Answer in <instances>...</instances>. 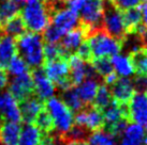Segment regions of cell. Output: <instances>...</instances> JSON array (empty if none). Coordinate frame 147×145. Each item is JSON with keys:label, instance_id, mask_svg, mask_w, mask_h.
Wrapping results in <instances>:
<instances>
[{"label": "cell", "instance_id": "6da1fadb", "mask_svg": "<svg viewBox=\"0 0 147 145\" xmlns=\"http://www.w3.org/2000/svg\"><path fill=\"white\" fill-rule=\"evenodd\" d=\"M17 53L24 59L28 66L32 69L40 67L44 62V42L39 33L25 32L15 39Z\"/></svg>", "mask_w": 147, "mask_h": 145}, {"label": "cell", "instance_id": "ba28073f", "mask_svg": "<svg viewBox=\"0 0 147 145\" xmlns=\"http://www.w3.org/2000/svg\"><path fill=\"white\" fill-rule=\"evenodd\" d=\"M49 23H51V26L60 35L63 36L65 33L78 28L80 18H78V13L73 12L65 4L51 14V21Z\"/></svg>", "mask_w": 147, "mask_h": 145}, {"label": "cell", "instance_id": "ac0fdd59", "mask_svg": "<svg viewBox=\"0 0 147 145\" xmlns=\"http://www.w3.org/2000/svg\"><path fill=\"white\" fill-rule=\"evenodd\" d=\"M21 131L18 123L0 120V143L2 145H17Z\"/></svg>", "mask_w": 147, "mask_h": 145}, {"label": "cell", "instance_id": "f1b7e54d", "mask_svg": "<svg viewBox=\"0 0 147 145\" xmlns=\"http://www.w3.org/2000/svg\"><path fill=\"white\" fill-rule=\"evenodd\" d=\"M62 99L65 106L73 112V111H81L83 108H85L86 106L84 105V102L82 99L80 98L76 91V88H70V89L63 91V95H62Z\"/></svg>", "mask_w": 147, "mask_h": 145}, {"label": "cell", "instance_id": "9c48e42d", "mask_svg": "<svg viewBox=\"0 0 147 145\" xmlns=\"http://www.w3.org/2000/svg\"><path fill=\"white\" fill-rule=\"evenodd\" d=\"M74 125L85 128L89 131H100L104 128L103 113L92 106H87L78 111L74 117Z\"/></svg>", "mask_w": 147, "mask_h": 145}, {"label": "cell", "instance_id": "f35d334b", "mask_svg": "<svg viewBox=\"0 0 147 145\" xmlns=\"http://www.w3.org/2000/svg\"><path fill=\"white\" fill-rule=\"evenodd\" d=\"M65 145H87V142L85 141H72V142H69V143H67Z\"/></svg>", "mask_w": 147, "mask_h": 145}, {"label": "cell", "instance_id": "603a6c76", "mask_svg": "<svg viewBox=\"0 0 147 145\" xmlns=\"http://www.w3.org/2000/svg\"><path fill=\"white\" fill-rule=\"evenodd\" d=\"M123 19L125 24L127 34H133L135 30L139 28L140 25L143 24V15H142V10L140 7L128 9L123 11Z\"/></svg>", "mask_w": 147, "mask_h": 145}, {"label": "cell", "instance_id": "d4e9b609", "mask_svg": "<svg viewBox=\"0 0 147 145\" xmlns=\"http://www.w3.org/2000/svg\"><path fill=\"white\" fill-rule=\"evenodd\" d=\"M0 32L1 34H5L12 37H18L22 34H24L26 32V26H25L21 14L18 13L11 19H9L2 27V29L0 30Z\"/></svg>", "mask_w": 147, "mask_h": 145}, {"label": "cell", "instance_id": "8d00e7d4", "mask_svg": "<svg viewBox=\"0 0 147 145\" xmlns=\"http://www.w3.org/2000/svg\"><path fill=\"white\" fill-rule=\"evenodd\" d=\"M39 145H58V144L56 143L55 137H53L52 134H44V133H42V137Z\"/></svg>", "mask_w": 147, "mask_h": 145}, {"label": "cell", "instance_id": "d590c367", "mask_svg": "<svg viewBox=\"0 0 147 145\" xmlns=\"http://www.w3.org/2000/svg\"><path fill=\"white\" fill-rule=\"evenodd\" d=\"M76 55H78L84 62L88 63V64H90L91 61L94 60V56H92V53H91V50H90V47H89V45H88V43H87V41L84 42V43H82V45L76 49Z\"/></svg>", "mask_w": 147, "mask_h": 145}, {"label": "cell", "instance_id": "d6a6232c", "mask_svg": "<svg viewBox=\"0 0 147 145\" xmlns=\"http://www.w3.org/2000/svg\"><path fill=\"white\" fill-rule=\"evenodd\" d=\"M43 51H44V61L53 60V59L62 58V57H69V55L61 47V45L58 43H46L44 45Z\"/></svg>", "mask_w": 147, "mask_h": 145}, {"label": "cell", "instance_id": "7c38bea8", "mask_svg": "<svg viewBox=\"0 0 147 145\" xmlns=\"http://www.w3.org/2000/svg\"><path fill=\"white\" fill-rule=\"evenodd\" d=\"M30 75L32 78L34 94L41 100L45 101L46 99H49L53 96L54 92H55V85L47 78L43 69L40 67L33 69L30 72Z\"/></svg>", "mask_w": 147, "mask_h": 145}, {"label": "cell", "instance_id": "7a4b0ae2", "mask_svg": "<svg viewBox=\"0 0 147 145\" xmlns=\"http://www.w3.org/2000/svg\"><path fill=\"white\" fill-rule=\"evenodd\" d=\"M21 16L26 29L34 33L43 32L51 21V15L43 0H27Z\"/></svg>", "mask_w": 147, "mask_h": 145}, {"label": "cell", "instance_id": "8fae6325", "mask_svg": "<svg viewBox=\"0 0 147 145\" xmlns=\"http://www.w3.org/2000/svg\"><path fill=\"white\" fill-rule=\"evenodd\" d=\"M9 93L17 102H21L33 96L34 89L30 72L15 77L9 84Z\"/></svg>", "mask_w": 147, "mask_h": 145}, {"label": "cell", "instance_id": "484cf974", "mask_svg": "<svg viewBox=\"0 0 147 145\" xmlns=\"http://www.w3.org/2000/svg\"><path fill=\"white\" fill-rule=\"evenodd\" d=\"M111 62L113 65V69H115V72L118 74L119 76L123 77H129L133 72V67L131 64V61L128 56H123V55H116L111 58Z\"/></svg>", "mask_w": 147, "mask_h": 145}, {"label": "cell", "instance_id": "4316f807", "mask_svg": "<svg viewBox=\"0 0 147 145\" xmlns=\"http://www.w3.org/2000/svg\"><path fill=\"white\" fill-rule=\"evenodd\" d=\"M20 12V4L14 0H3L0 2V30L5 23Z\"/></svg>", "mask_w": 147, "mask_h": 145}, {"label": "cell", "instance_id": "9a60e30c", "mask_svg": "<svg viewBox=\"0 0 147 145\" xmlns=\"http://www.w3.org/2000/svg\"><path fill=\"white\" fill-rule=\"evenodd\" d=\"M0 120L18 124L22 122L18 102L9 92L0 94Z\"/></svg>", "mask_w": 147, "mask_h": 145}, {"label": "cell", "instance_id": "cb8c5ba5", "mask_svg": "<svg viewBox=\"0 0 147 145\" xmlns=\"http://www.w3.org/2000/svg\"><path fill=\"white\" fill-rule=\"evenodd\" d=\"M42 132L34 124H27L22 128L17 145H39Z\"/></svg>", "mask_w": 147, "mask_h": 145}, {"label": "cell", "instance_id": "5bb4252c", "mask_svg": "<svg viewBox=\"0 0 147 145\" xmlns=\"http://www.w3.org/2000/svg\"><path fill=\"white\" fill-rule=\"evenodd\" d=\"M111 95L113 100L118 104H129L134 95L135 85L128 78H117L114 83L111 84Z\"/></svg>", "mask_w": 147, "mask_h": 145}, {"label": "cell", "instance_id": "836d02e7", "mask_svg": "<svg viewBox=\"0 0 147 145\" xmlns=\"http://www.w3.org/2000/svg\"><path fill=\"white\" fill-rule=\"evenodd\" d=\"M87 145H116L114 137L103 131H94L90 134Z\"/></svg>", "mask_w": 147, "mask_h": 145}, {"label": "cell", "instance_id": "60d3db41", "mask_svg": "<svg viewBox=\"0 0 147 145\" xmlns=\"http://www.w3.org/2000/svg\"><path fill=\"white\" fill-rule=\"evenodd\" d=\"M62 1H65V2H67V1H68V0H62Z\"/></svg>", "mask_w": 147, "mask_h": 145}, {"label": "cell", "instance_id": "e575fe53", "mask_svg": "<svg viewBox=\"0 0 147 145\" xmlns=\"http://www.w3.org/2000/svg\"><path fill=\"white\" fill-rule=\"evenodd\" d=\"M112 4L114 5L116 9H118L119 11H126L128 9L135 8V7H139L142 0H110Z\"/></svg>", "mask_w": 147, "mask_h": 145}, {"label": "cell", "instance_id": "8992f818", "mask_svg": "<svg viewBox=\"0 0 147 145\" xmlns=\"http://www.w3.org/2000/svg\"><path fill=\"white\" fill-rule=\"evenodd\" d=\"M44 102L45 108L53 118L55 129L58 130L59 134L68 132L74 125L73 112L65 106L63 101L56 97H51Z\"/></svg>", "mask_w": 147, "mask_h": 145}, {"label": "cell", "instance_id": "277c9868", "mask_svg": "<svg viewBox=\"0 0 147 145\" xmlns=\"http://www.w3.org/2000/svg\"><path fill=\"white\" fill-rule=\"evenodd\" d=\"M91 53L94 58H112L120 53L123 49V43L109 35L103 30H97L96 32L90 34L87 39Z\"/></svg>", "mask_w": 147, "mask_h": 145}, {"label": "cell", "instance_id": "4dcf8cb0", "mask_svg": "<svg viewBox=\"0 0 147 145\" xmlns=\"http://www.w3.org/2000/svg\"><path fill=\"white\" fill-rule=\"evenodd\" d=\"M90 66L97 72V75H100L102 78L114 72L110 58H94V60L91 61Z\"/></svg>", "mask_w": 147, "mask_h": 145}, {"label": "cell", "instance_id": "f546056e", "mask_svg": "<svg viewBox=\"0 0 147 145\" xmlns=\"http://www.w3.org/2000/svg\"><path fill=\"white\" fill-rule=\"evenodd\" d=\"M33 124L37 126L38 128L40 129V131L44 134H52V132L55 130L53 118L49 115L46 108H44L41 112L39 113V115L33 122Z\"/></svg>", "mask_w": 147, "mask_h": 145}, {"label": "cell", "instance_id": "1f68e13d", "mask_svg": "<svg viewBox=\"0 0 147 145\" xmlns=\"http://www.w3.org/2000/svg\"><path fill=\"white\" fill-rule=\"evenodd\" d=\"M8 69L10 74L15 77L21 76L23 74L30 72L28 64L25 62L24 59L20 55H16V56L13 57V59L8 65Z\"/></svg>", "mask_w": 147, "mask_h": 145}, {"label": "cell", "instance_id": "5b68a950", "mask_svg": "<svg viewBox=\"0 0 147 145\" xmlns=\"http://www.w3.org/2000/svg\"><path fill=\"white\" fill-rule=\"evenodd\" d=\"M42 65L45 75L58 89L65 91L73 86L70 79L68 57L57 58L53 60H45Z\"/></svg>", "mask_w": 147, "mask_h": 145}, {"label": "cell", "instance_id": "4fadbf2b", "mask_svg": "<svg viewBox=\"0 0 147 145\" xmlns=\"http://www.w3.org/2000/svg\"><path fill=\"white\" fill-rule=\"evenodd\" d=\"M130 122L143 126L147 125V96L142 92H135L129 102Z\"/></svg>", "mask_w": 147, "mask_h": 145}, {"label": "cell", "instance_id": "3957f363", "mask_svg": "<svg viewBox=\"0 0 147 145\" xmlns=\"http://www.w3.org/2000/svg\"><path fill=\"white\" fill-rule=\"evenodd\" d=\"M104 13V2L102 0H85L78 15L81 17V28L86 34V39L102 29V18Z\"/></svg>", "mask_w": 147, "mask_h": 145}, {"label": "cell", "instance_id": "e0dca14e", "mask_svg": "<svg viewBox=\"0 0 147 145\" xmlns=\"http://www.w3.org/2000/svg\"><path fill=\"white\" fill-rule=\"evenodd\" d=\"M18 55L16 47V41L12 36L1 34L0 35V69H8L9 63L13 57Z\"/></svg>", "mask_w": 147, "mask_h": 145}, {"label": "cell", "instance_id": "ffe728a7", "mask_svg": "<svg viewBox=\"0 0 147 145\" xmlns=\"http://www.w3.org/2000/svg\"><path fill=\"white\" fill-rule=\"evenodd\" d=\"M86 40V34L82 30V28H75L73 30L65 33V35L61 37V47L63 48L65 53L68 55H72L74 51H76V49L84 43Z\"/></svg>", "mask_w": 147, "mask_h": 145}, {"label": "cell", "instance_id": "b9f144b4", "mask_svg": "<svg viewBox=\"0 0 147 145\" xmlns=\"http://www.w3.org/2000/svg\"><path fill=\"white\" fill-rule=\"evenodd\" d=\"M146 96H147V89H146Z\"/></svg>", "mask_w": 147, "mask_h": 145}, {"label": "cell", "instance_id": "2e32d148", "mask_svg": "<svg viewBox=\"0 0 147 145\" xmlns=\"http://www.w3.org/2000/svg\"><path fill=\"white\" fill-rule=\"evenodd\" d=\"M18 107L21 111L22 121L27 124H33L39 113L45 108V102L38 96H31L18 102Z\"/></svg>", "mask_w": 147, "mask_h": 145}, {"label": "cell", "instance_id": "d6986e66", "mask_svg": "<svg viewBox=\"0 0 147 145\" xmlns=\"http://www.w3.org/2000/svg\"><path fill=\"white\" fill-rule=\"evenodd\" d=\"M119 145H145V130L141 125L131 123L123 131Z\"/></svg>", "mask_w": 147, "mask_h": 145}, {"label": "cell", "instance_id": "ee69618b", "mask_svg": "<svg viewBox=\"0 0 147 145\" xmlns=\"http://www.w3.org/2000/svg\"><path fill=\"white\" fill-rule=\"evenodd\" d=\"M102 1H103V0H102Z\"/></svg>", "mask_w": 147, "mask_h": 145}, {"label": "cell", "instance_id": "74e56055", "mask_svg": "<svg viewBox=\"0 0 147 145\" xmlns=\"http://www.w3.org/2000/svg\"><path fill=\"white\" fill-rule=\"evenodd\" d=\"M8 82H9L8 74L3 69H0V90L3 89L4 86L8 84Z\"/></svg>", "mask_w": 147, "mask_h": 145}, {"label": "cell", "instance_id": "52a82bcc", "mask_svg": "<svg viewBox=\"0 0 147 145\" xmlns=\"http://www.w3.org/2000/svg\"><path fill=\"white\" fill-rule=\"evenodd\" d=\"M102 29L109 35L123 43L127 37V31L123 24V14L112 4L110 0L104 2V13L102 18Z\"/></svg>", "mask_w": 147, "mask_h": 145}, {"label": "cell", "instance_id": "ab89813d", "mask_svg": "<svg viewBox=\"0 0 147 145\" xmlns=\"http://www.w3.org/2000/svg\"><path fill=\"white\" fill-rule=\"evenodd\" d=\"M145 145H147V127H146V133H145Z\"/></svg>", "mask_w": 147, "mask_h": 145}, {"label": "cell", "instance_id": "7bdbcfd3", "mask_svg": "<svg viewBox=\"0 0 147 145\" xmlns=\"http://www.w3.org/2000/svg\"><path fill=\"white\" fill-rule=\"evenodd\" d=\"M61 144H62V145H65V144H63V143H61Z\"/></svg>", "mask_w": 147, "mask_h": 145}, {"label": "cell", "instance_id": "44dd1931", "mask_svg": "<svg viewBox=\"0 0 147 145\" xmlns=\"http://www.w3.org/2000/svg\"><path fill=\"white\" fill-rule=\"evenodd\" d=\"M133 72L139 78L147 77V47L143 46L129 53Z\"/></svg>", "mask_w": 147, "mask_h": 145}, {"label": "cell", "instance_id": "30bf717a", "mask_svg": "<svg viewBox=\"0 0 147 145\" xmlns=\"http://www.w3.org/2000/svg\"><path fill=\"white\" fill-rule=\"evenodd\" d=\"M68 64L70 71V79L72 85H80L85 78H94L97 77V72H94L91 66H87V63L80 58L76 53H72L68 57Z\"/></svg>", "mask_w": 147, "mask_h": 145}, {"label": "cell", "instance_id": "7402d4cb", "mask_svg": "<svg viewBox=\"0 0 147 145\" xmlns=\"http://www.w3.org/2000/svg\"><path fill=\"white\" fill-rule=\"evenodd\" d=\"M99 82L94 78H87V80H84L78 85V88H76L78 96L86 107L92 104V100L97 94Z\"/></svg>", "mask_w": 147, "mask_h": 145}, {"label": "cell", "instance_id": "83f0119b", "mask_svg": "<svg viewBox=\"0 0 147 145\" xmlns=\"http://www.w3.org/2000/svg\"><path fill=\"white\" fill-rule=\"evenodd\" d=\"M112 101H113V98H112V95H111V92L107 88V85L101 84L99 85L97 94L92 100L91 106L94 108L100 110V111H103L104 109L111 105Z\"/></svg>", "mask_w": 147, "mask_h": 145}]
</instances>
